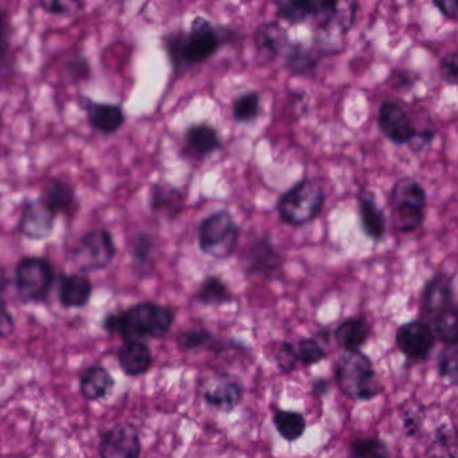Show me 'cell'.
Returning <instances> with one entry per match:
<instances>
[{
    "label": "cell",
    "instance_id": "1",
    "mask_svg": "<svg viewBox=\"0 0 458 458\" xmlns=\"http://www.w3.org/2000/svg\"><path fill=\"white\" fill-rule=\"evenodd\" d=\"M226 42V29L216 28L202 15L192 20L189 30L170 31L163 37V47L174 73L184 74L210 60Z\"/></svg>",
    "mask_w": 458,
    "mask_h": 458
},
{
    "label": "cell",
    "instance_id": "2",
    "mask_svg": "<svg viewBox=\"0 0 458 458\" xmlns=\"http://www.w3.org/2000/svg\"><path fill=\"white\" fill-rule=\"evenodd\" d=\"M175 320L173 308L154 301L138 302L104 318V329L119 334L125 342L160 339L170 332Z\"/></svg>",
    "mask_w": 458,
    "mask_h": 458
},
{
    "label": "cell",
    "instance_id": "3",
    "mask_svg": "<svg viewBox=\"0 0 458 458\" xmlns=\"http://www.w3.org/2000/svg\"><path fill=\"white\" fill-rule=\"evenodd\" d=\"M324 203L326 191L323 184L318 179L304 178L278 198V216L289 226H304L320 216Z\"/></svg>",
    "mask_w": 458,
    "mask_h": 458
},
{
    "label": "cell",
    "instance_id": "4",
    "mask_svg": "<svg viewBox=\"0 0 458 458\" xmlns=\"http://www.w3.org/2000/svg\"><path fill=\"white\" fill-rule=\"evenodd\" d=\"M388 203L396 232L409 234L420 229L425 222L428 194L417 179L410 176L398 179L388 195Z\"/></svg>",
    "mask_w": 458,
    "mask_h": 458
},
{
    "label": "cell",
    "instance_id": "5",
    "mask_svg": "<svg viewBox=\"0 0 458 458\" xmlns=\"http://www.w3.org/2000/svg\"><path fill=\"white\" fill-rule=\"evenodd\" d=\"M241 227L227 208L213 211L198 226V246L205 256L218 261L230 259L237 250Z\"/></svg>",
    "mask_w": 458,
    "mask_h": 458
},
{
    "label": "cell",
    "instance_id": "6",
    "mask_svg": "<svg viewBox=\"0 0 458 458\" xmlns=\"http://www.w3.org/2000/svg\"><path fill=\"white\" fill-rule=\"evenodd\" d=\"M336 379L343 394L356 401H369L382 393L371 360L360 350L345 351L340 356Z\"/></svg>",
    "mask_w": 458,
    "mask_h": 458
},
{
    "label": "cell",
    "instance_id": "7",
    "mask_svg": "<svg viewBox=\"0 0 458 458\" xmlns=\"http://www.w3.org/2000/svg\"><path fill=\"white\" fill-rule=\"evenodd\" d=\"M55 280V267L47 257L25 256L15 265L13 283L23 302H44Z\"/></svg>",
    "mask_w": 458,
    "mask_h": 458
},
{
    "label": "cell",
    "instance_id": "8",
    "mask_svg": "<svg viewBox=\"0 0 458 458\" xmlns=\"http://www.w3.org/2000/svg\"><path fill=\"white\" fill-rule=\"evenodd\" d=\"M117 254L116 242L111 230L106 227L89 230L72 248L71 259L81 273L108 269Z\"/></svg>",
    "mask_w": 458,
    "mask_h": 458
},
{
    "label": "cell",
    "instance_id": "9",
    "mask_svg": "<svg viewBox=\"0 0 458 458\" xmlns=\"http://www.w3.org/2000/svg\"><path fill=\"white\" fill-rule=\"evenodd\" d=\"M242 265L248 276L272 278L283 272L285 259L267 234H259L243 249Z\"/></svg>",
    "mask_w": 458,
    "mask_h": 458
},
{
    "label": "cell",
    "instance_id": "10",
    "mask_svg": "<svg viewBox=\"0 0 458 458\" xmlns=\"http://www.w3.org/2000/svg\"><path fill=\"white\" fill-rule=\"evenodd\" d=\"M377 123L380 133L395 146L409 147L420 132L415 128L406 109L393 100H386L380 104Z\"/></svg>",
    "mask_w": 458,
    "mask_h": 458
},
{
    "label": "cell",
    "instance_id": "11",
    "mask_svg": "<svg viewBox=\"0 0 458 458\" xmlns=\"http://www.w3.org/2000/svg\"><path fill=\"white\" fill-rule=\"evenodd\" d=\"M57 216L41 198H28L21 206L18 233L31 241L47 240L55 232Z\"/></svg>",
    "mask_w": 458,
    "mask_h": 458
},
{
    "label": "cell",
    "instance_id": "12",
    "mask_svg": "<svg viewBox=\"0 0 458 458\" xmlns=\"http://www.w3.org/2000/svg\"><path fill=\"white\" fill-rule=\"evenodd\" d=\"M100 458H140L141 439L136 426L114 425L104 433L98 446Z\"/></svg>",
    "mask_w": 458,
    "mask_h": 458
},
{
    "label": "cell",
    "instance_id": "13",
    "mask_svg": "<svg viewBox=\"0 0 458 458\" xmlns=\"http://www.w3.org/2000/svg\"><path fill=\"white\" fill-rule=\"evenodd\" d=\"M80 106L87 114L88 124L93 131L104 136L114 135L127 122L124 109L120 104L96 101L88 96L80 98Z\"/></svg>",
    "mask_w": 458,
    "mask_h": 458
},
{
    "label": "cell",
    "instance_id": "14",
    "mask_svg": "<svg viewBox=\"0 0 458 458\" xmlns=\"http://www.w3.org/2000/svg\"><path fill=\"white\" fill-rule=\"evenodd\" d=\"M245 388L232 375H214L205 383L203 398L206 403L222 412H232L240 406Z\"/></svg>",
    "mask_w": 458,
    "mask_h": 458
},
{
    "label": "cell",
    "instance_id": "15",
    "mask_svg": "<svg viewBox=\"0 0 458 458\" xmlns=\"http://www.w3.org/2000/svg\"><path fill=\"white\" fill-rule=\"evenodd\" d=\"M436 336L425 321H410L396 331V345L410 360H422L433 350Z\"/></svg>",
    "mask_w": 458,
    "mask_h": 458
},
{
    "label": "cell",
    "instance_id": "16",
    "mask_svg": "<svg viewBox=\"0 0 458 458\" xmlns=\"http://www.w3.org/2000/svg\"><path fill=\"white\" fill-rule=\"evenodd\" d=\"M453 300V276L449 273H434L422 289V297H420V310L426 318H434L449 307Z\"/></svg>",
    "mask_w": 458,
    "mask_h": 458
},
{
    "label": "cell",
    "instance_id": "17",
    "mask_svg": "<svg viewBox=\"0 0 458 458\" xmlns=\"http://www.w3.org/2000/svg\"><path fill=\"white\" fill-rule=\"evenodd\" d=\"M186 194L170 182H155L149 189V210L167 221L178 218L184 210Z\"/></svg>",
    "mask_w": 458,
    "mask_h": 458
},
{
    "label": "cell",
    "instance_id": "18",
    "mask_svg": "<svg viewBox=\"0 0 458 458\" xmlns=\"http://www.w3.org/2000/svg\"><path fill=\"white\" fill-rule=\"evenodd\" d=\"M254 47L261 57L267 60H276L283 57L291 47L292 39L288 30L276 21L262 22L254 31Z\"/></svg>",
    "mask_w": 458,
    "mask_h": 458
},
{
    "label": "cell",
    "instance_id": "19",
    "mask_svg": "<svg viewBox=\"0 0 458 458\" xmlns=\"http://www.w3.org/2000/svg\"><path fill=\"white\" fill-rule=\"evenodd\" d=\"M331 50L320 45H307L302 42H292L288 52L284 55L286 71L294 77L310 76L315 73L321 61Z\"/></svg>",
    "mask_w": 458,
    "mask_h": 458
},
{
    "label": "cell",
    "instance_id": "20",
    "mask_svg": "<svg viewBox=\"0 0 458 458\" xmlns=\"http://www.w3.org/2000/svg\"><path fill=\"white\" fill-rule=\"evenodd\" d=\"M358 213L361 232L374 242H380L387 232L385 211L377 205L374 192L360 191L358 195Z\"/></svg>",
    "mask_w": 458,
    "mask_h": 458
},
{
    "label": "cell",
    "instance_id": "21",
    "mask_svg": "<svg viewBox=\"0 0 458 458\" xmlns=\"http://www.w3.org/2000/svg\"><path fill=\"white\" fill-rule=\"evenodd\" d=\"M184 149L195 157H208L219 151L222 140L218 130L208 122L189 125L183 135Z\"/></svg>",
    "mask_w": 458,
    "mask_h": 458
},
{
    "label": "cell",
    "instance_id": "22",
    "mask_svg": "<svg viewBox=\"0 0 458 458\" xmlns=\"http://www.w3.org/2000/svg\"><path fill=\"white\" fill-rule=\"evenodd\" d=\"M39 198L55 211V214H72L76 213L80 206L79 197H77L76 189L73 184L64 179H50L44 189H42Z\"/></svg>",
    "mask_w": 458,
    "mask_h": 458
},
{
    "label": "cell",
    "instance_id": "23",
    "mask_svg": "<svg viewBox=\"0 0 458 458\" xmlns=\"http://www.w3.org/2000/svg\"><path fill=\"white\" fill-rule=\"evenodd\" d=\"M93 293L92 281L88 276L74 273L63 275L58 286V299L65 308H84Z\"/></svg>",
    "mask_w": 458,
    "mask_h": 458
},
{
    "label": "cell",
    "instance_id": "24",
    "mask_svg": "<svg viewBox=\"0 0 458 458\" xmlns=\"http://www.w3.org/2000/svg\"><path fill=\"white\" fill-rule=\"evenodd\" d=\"M120 367L125 375L139 377L152 366V352L144 342H125L117 351Z\"/></svg>",
    "mask_w": 458,
    "mask_h": 458
},
{
    "label": "cell",
    "instance_id": "25",
    "mask_svg": "<svg viewBox=\"0 0 458 458\" xmlns=\"http://www.w3.org/2000/svg\"><path fill=\"white\" fill-rule=\"evenodd\" d=\"M157 248V238L146 230H139L128 240V251L132 259L133 267L140 272H148L154 267Z\"/></svg>",
    "mask_w": 458,
    "mask_h": 458
},
{
    "label": "cell",
    "instance_id": "26",
    "mask_svg": "<svg viewBox=\"0 0 458 458\" xmlns=\"http://www.w3.org/2000/svg\"><path fill=\"white\" fill-rule=\"evenodd\" d=\"M114 386L111 372L103 366H90L80 379V390L87 401H100L106 398Z\"/></svg>",
    "mask_w": 458,
    "mask_h": 458
},
{
    "label": "cell",
    "instance_id": "27",
    "mask_svg": "<svg viewBox=\"0 0 458 458\" xmlns=\"http://www.w3.org/2000/svg\"><path fill=\"white\" fill-rule=\"evenodd\" d=\"M369 329L366 321L360 318H347L343 321L336 331L335 339L344 351H359L369 339Z\"/></svg>",
    "mask_w": 458,
    "mask_h": 458
},
{
    "label": "cell",
    "instance_id": "28",
    "mask_svg": "<svg viewBox=\"0 0 458 458\" xmlns=\"http://www.w3.org/2000/svg\"><path fill=\"white\" fill-rule=\"evenodd\" d=\"M197 300L206 307H219L233 301V293L229 285L218 276L205 277L197 292Z\"/></svg>",
    "mask_w": 458,
    "mask_h": 458
},
{
    "label": "cell",
    "instance_id": "29",
    "mask_svg": "<svg viewBox=\"0 0 458 458\" xmlns=\"http://www.w3.org/2000/svg\"><path fill=\"white\" fill-rule=\"evenodd\" d=\"M261 95L257 90H245L235 96L232 103V114L234 122L249 124L256 122L261 114Z\"/></svg>",
    "mask_w": 458,
    "mask_h": 458
},
{
    "label": "cell",
    "instance_id": "30",
    "mask_svg": "<svg viewBox=\"0 0 458 458\" xmlns=\"http://www.w3.org/2000/svg\"><path fill=\"white\" fill-rule=\"evenodd\" d=\"M276 430L286 441L293 442L301 438L307 428V420L304 415L289 410H278L273 417Z\"/></svg>",
    "mask_w": 458,
    "mask_h": 458
},
{
    "label": "cell",
    "instance_id": "31",
    "mask_svg": "<svg viewBox=\"0 0 458 458\" xmlns=\"http://www.w3.org/2000/svg\"><path fill=\"white\" fill-rule=\"evenodd\" d=\"M436 334L446 344L458 345V302L453 301L434 318Z\"/></svg>",
    "mask_w": 458,
    "mask_h": 458
},
{
    "label": "cell",
    "instance_id": "32",
    "mask_svg": "<svg viewBox=\"0 0 458 458\" xmlns=\"http://www.w3.org/2000/svg\"><path fill=\"white\" fill-rule=\"evenodd\" d=\"M350 458H390V450L377 438H358L350 445Z\"/></svg>",
    "mask_w": 458,
    "mask_h": 458
},
{
    "label": "cell",
    "instance_id": "33",
    "mask_svg": "<svg viewBox=\"0 0 458 458\" xmlns=\"http://www.w3.org/2000/svg\"><path fill=\"white\" fill-rule=\"evenodd\" d=\"M294 350H296L297 360L302 366H313L326 358V352L318 339L299 340L297 344H294Z\"/></svg>",
    "mask_w": 458,
    "mask_h": 458
},
{
    "label": "cell",
    "instance_id": "34",
    "mask_svg": "<svg viewBox=\"0 0 458 458\" xmlns=\"http://www.w3.org/2000/svg\"><path fill=\"white\" fill-rule=\"evenodd\" d=\"M438 372L442 379L458 386V348L450 347L442 351L438 358Z\"/></svg>",
    "mask_w": 458,
    "mask_h": 458
},
{
    "label": "cell",
    "instance_id": "35",
    "mask_svg": "<svg viewBox=\"0 0 458 458\" xmlns=\"http://www.w3.org/2000/svg\"><path fill=\"white\" fill-rule=\"evenodd\" d=\"M211 340H213V335L205 328L189 329L178 335V345L183 351L205 347Z\"/></svg>",
    "mask_w": 458,
    "mask_h": 458
},
{
    "label": "cell",
    "instance_id": "36",
    "mask_svg": "<svg viewBox=\"0 0 458 458\" xmlns=\"http://www.w3.org/2000/svg\"><path fill=\"white\" fill-rule=\"evenodd\" d=\"M423 407L418 403H406L402 409L403 430L407 437L415 436L420 430L423 422Z\"/></svg>",
    "mask_w": 458,
    "mask_h": 458
},
{
    "label": "cell",
    "instance_id": "37",
    "mask_svg": "<svg viewBox=\"0 0 458 458\" xmlns=\"http://www.w3.org/2000/svg\"><path fill=\"white\" fill-rule=\"evenodd\" d=\"M38 6L42 12L55 17H68V15L76 14L80 10L84 9L85 4L82 2H63V0H44L38 2Z\"/></svg>",
    "mask_w": 458,
    "mask_h": 458
},
{
    "label": "cell",
    "instance_id": "38",
    "mask_svg": "<svg viewBox=\"0 0 458 458\" xmlns=\"http://www.w3.org/2000/svg\"><path fill=\"white\" fill-rule=\"evenodd\" d=\"M65 71L73 81H87L92 76L89 60L84 55H74L66 61Z\"/></svg>",
    "mask_w": 458,
    "mask_h": 458
},
{
    "label": "cell",
    "instance_id": "39",
    "mask_svg": "<svg viewBox=\"0 0 458 458\" xmlns=\"http://www.w3.org/2000/svg\"><path fill=\"white\" fill-rule=\"evenodd\" d=\"M442 81L452 87H458V52H450L444 55L438 66Z\"/></svg>",
    "mask_w": 458,
    "mask_h": 458
},
{
    "label": "cell",
    "instance_id": "40",
    "mask_svg": "<svg viewBox=\"0 0 458 458\" xmlns=\"http://www.w3.org/2000/svg\"><path fill=\"white\" fill-rule=\"evenodd\" d=\"M275 359L278 369L283 372L293 371L296 369L297 363H299L294 344L288 342L281 343L280 347L276 350Z\"/></svg>",
    "mask_w": 458,
    "mask_h": 458
},
{
    "label": "cell",
    "instance_id": "41",
    "mask_svg": "<svg viewBox=\"0 0 458 458\" xmlns=\"http://www.w3.org/2000/svg\"><path fill=\"white\" fill-rule=\"evenodd\" d=\"M431 458H455L453 447L450 446V434L446 428L437 431V441L434 442V453Z\"/></svg>",
    "mask_w": 458,
    "mask_h": 458
},
{
    "label": "cell",
    "instance_id": "42",
    "mask_svg": "<svg viewBox=\"0 0 458 458\" xmlns=\"http://www.w3.org/2000/svg\"><path fill=\"white\" fill-rule=\"evenodd\" d=\"M433 6L436 7L446 20L458 22V0H434Z\"/></svg>",
    "mask_w": 458,
    "mask_h": 458
},
{
    "label": "cell",
    "instance_id": "43",
    "mask_svg": "<svg viewBox=\"0 0 458 458\" xmlns=\"http://www.w3.org/2000/svg\"><path fill=\"white\" fill-rule=\"evenodd\" d=\"M391 80H393V85L395 89H410L412 88V85L415 84V80H417V74L412 73V72L407 71H399L394 72L391 74Z\"/></svg>",
    "mask_w": 458,
    "mask_h": 458
},
{
    "label": "cell",
    "instance_id": "44",
    "mask_svg": "<svg viewBox=\"0 0 458 458\" xmlns=\"http://www.w3.org/2000/svg\"><path fill=\"white\" fill-rule=\"evenodd\" d=\"M434 136H436L434 131L422 130L420 135L417 136V139L410 144L409 148L411 149L414 154H420V152H422L423 149L428 148V147L433 143Z\"/></svg>",
    "mask_w": 458,
    "mask_h": 458
},
{
    "label": "cell",
    "instance_id": "45",
    "mask_svg": "<svg viewBox=\"0 0 458 458\" xmlns=\"http://www.w3.org/2000/svg\"><path fill=\"white\" fill-rule=\"evenodd\" d=\"M7 329H13V316L7 310L6 304H4V315H2V332L7 335Z\"/></svg>",
    "mask_w": 458,
    "mask_h": 458
},
{
    "label": "cell",
    "instance_id": "46",
    "mask_svg": "<svg viewBox=\"0 0 458 458\" xmlns=\"http://www.w3.org/2000/svg\"><path fill=\"white\" fill-rule=\"evenodd\" d=\"M329 390V382L326 379H318L313 383V391L316 395H327Z\"/></svg>",
    "mask_w": 458,
    "mask_h": 458
}]
</instances>
